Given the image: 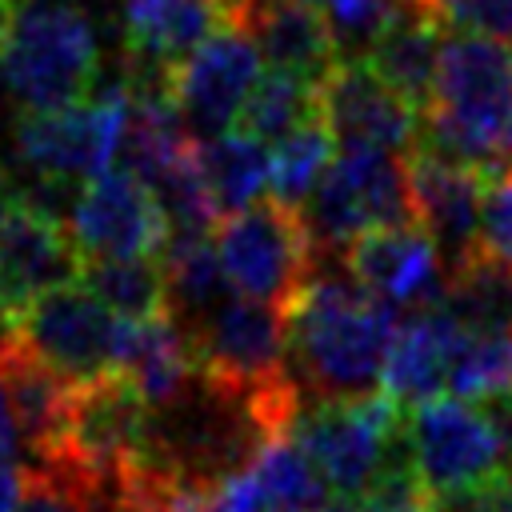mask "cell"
<instances>
[{
    "instance_id": "6da1fadb",
    "label": "cell",
    "mask_w": 512,
    "mask_h": 512,
    "mask_svg": "<svg viewBox=\"0 0 512 512\" xmlns=\"http://www.w3.org/2000/svg\"><path fill=\"white\" fill-rule=\"evenodd\" d=\"M400 320L344 264L320 268L288 304V364L312 396H360L380 384Z\"/></svg>"
},
{
    "instance_id": "7a4b0ae2",
    "label": "cell",
    "mask_w": 512,
    "mask_h": 512,
    "mask_svg": "<svg viewBox=\"0 0 512 512\" xmlns=\"http://www.w3.org/2000/svg\"><path fill=\"white\" fill-rule=\"evenodd\" d=\"M420 144L468 164L488 184L512 176V48L472 32L440 40Z\"/></svg>"
},
{
    "instance_id": "3957f363",
    "label": "cell",
    "mask_w": 512,
    "mask_h": 512,
    "mask_svg": "<svg viewBox=\"0 0 512 512\" xmlns=\"http://www.w3.org/2000/svg\"><path fill=\"white\" fill-rule=\"evenodd\" d=\"M0 76L24 112L88 100L100 76V44L88 12L76 0H32L16 8L0 48Z\"/></svg>"
},
{
    "instance_id": "277c9868",
    "label": "cell",
    "mask_w": 512,
    "mask_h": 512,
    "mask_svg": "<svg viewBox=\"0 0 512 512\" xmlns=\"http://www.w3.org/2000/svg\"><path fill=\"white\" fill-rule=\"evenodd\" d=\"M404 408L384 392L316 396L292 416V436L320 464L336 500H360L372 492L384 464L404 444Z\"/></svg>"
},
{
    "instance_id": "5b68a950",
    "label": "cell",
    "mask_w": 512,
    "mask_h": 512,
    "mask_svg": "<svg viewBox=\"0 0 512 512\" xmlns=\"http://www.w3.org/2000/svg\"><path fill=\"white\" fill-rule=\"evenodd\" d=\"M300 216L316 252L336 260L356 236L416 220L408 156H396L388 148H344L316 192L300 204Z\"/></svg>"
},
{
    "instance_id": "8992f818",
    "label": "cell",
    "mask_w": 512,
    "mask_h": 512,
    "mask_svg": "<svg viewBox=\"0 0 512 512\" xmlns=\"http://www.w3.org/2000/svg\"><path fill=\"white\" fill-rule=\"evenodd\" d=\"M128 104V84H116L68 108H28L16 124V160L40 184L92 180L120 160Z\"/></svg>"
},
{
    "instance_id": "52a82bcc",
    "label": "cell",
    "mask_w": 512,
    "mask_h": 512,
    "mask_svg": "<svg viewBox=\"0 0 512 512\" xmlns=\"http://www.w3.org/2000/svg\"><path fill=\"white\" fill-rule=\"evenodd\" d=\"M212 240L232 292L284 308L296 300L320 260L300 208H288L280 200L248 204L232 216H220Z\"/></svg>"
},
{
    "instance_id": "ba28073f",
    "label": "cell",
    "mask_w": 512,
    "mask_h": 512,
    "mask_svg": "<svg viewBox=\"0 0 512 512\" xmlns=\"http://www.w3.org/2000/svg\"><path fill=\"white\" fill-rule=\"evenodd\" d=\"M152 444V404L140 388L108 368L72 388L68 436L52 464L80 476H124L144 460Z\"/></svg>"
},
{
    "instance_id": "9c48e42d",
    "label": "cell",
    "mask_w": 512,
    "mask_h": 512,
    "mask_svg": "<svg viewBox=\"0 0 512 512\" xmlns=\"http://www.w3.org/2000/svg\"><path fill=\"white\" fill-rule=\"evenodd\" d=\"M404 432H408V452L428 500L460 492L484 480L488 472H496L500 464H508L504 440L480 400L432 396L408 408Z\"/></svg>"
},
{
    "instance_id": "30bf717a",
    "label": "cell",
    "mask_w": 512,
    "mask_h": 512,
    "mask_svg": "<svg viewBox=\"0 0 512 512\" xmlns=\"http://www.w3.org/2000/svg\"><path fill=\"white\" fill-rule=\"evenodd\" d=\"M116 324L120 316L84 280L56 284L16 312L20 340L72 384L112 368Z\"/></svg>"
},
{
    "instance_id": "8fae6325",
    "label": "cell",
    "mask_w": 512,
    "mask_h": 512,
    "mask_svg": "<svg viewBox=\"0 0 512 512\" xmlns=\"http://www.w3.org/2000/svg\"><path fill=\"white\" fill-rule=\"evenodd\" d=\"M80 256H160L172 236V220L160 196L128 168H108L84 180L72 220Z\"/></svg>"
},
{
    "instance_id": "7c38bea8",
    "label": "cell",
    "mask_w": 512,
    "mask_h": 512,
    "mask_svg": "<svg viewBox=\"0 0 512 512\" xmlns=\"http://www.w3.org/2000/svg\"><path fill=\"white\" fill-rule=\"evenodd\" d=\"M72 228L28 192L0 196V300L20 312L40 292L80 280Z\"/></svg>"
},
{
    "instance_id": "4fadbf2b",
    "label": "cell",
    "mask_w": 512,
    "mask_h": 512,
    "mask_svg": "<svg viewBox=\"0 0 512 512\" xmlns=\"http://www.w3.org/2000/svg\"><path fill=\"white\" fill-rule=\"evenodd\" d=\"M260 60L264 56H260L256 40L236 24H224L192 56H184L176 64L172 96H176L188 128L200 140L236 124L252 84L260 80Z\"/></svg>"
},
{
    "instance_id": "5bb4252c",
    "label": "cell",
    "mask_w": 512,
    "mask_h": 512,
    "mask_svg": "<svg viewBox=\"0 0 512 512\" xmlns=\"http://www.w3.org/2000/svg\"><path fill=\"white\" fill-rule=\"evenodd\" d=\"M340 264L368 292L408 312L440 304L448 288V264L420 220L388 224V228H372L356 236L344 248Z\"/></svg>"
},
{
    "instance_id": "9a60e30c",
    "label": "cell",
    "mask_w": 512,
    "mask_h": 512,
    "mask_svg": "<svg viewBox=\"0 0 512 512\" xmlns=\"http://www.w3.org/2000/svg\"><path fill=\"white\" fill-rule=\"evenodd\" d=\"M232 24L228 0H120L128 84H168L184 56Z\"/></svg>"
},
{
    "instance_id": "2e32d148",
    "label": "cell",
    "mask_w": 512,
    "mask_h": 512,
    "mask_svg": "<svg viewBox=\"0 0 512 512\" xmlns=\"http://www.w3.org/2000/svg\"><path fill=\"white\" fill-rule=\"evenodd\" d=\"M324 120L340 148H416L424 112L408 104L368 60H340L324 80Z\"/></svg>"
},
{
    "instance_id": "e0dca14e",
    "label": "cell",
    "mask_w": 512,
    "mask_h": 512,
    "mask_svg": "<svg viewBox=\"0 0 512 512\" xmlns=\"http://www.w3.org/2000/svg\"><path fill=\"white\" fill-rule=\"evenodd\" d=\"M408 184L416 220L436 240L448 272L480 256V208L488 180L468 164L448 160L428 144H416L408 152Z\"/></svg>"
},
{
    "instance_id": "ac0fdd59",
    "label": "cell",
    "mask_w": 512,
    "mask_h": 512,
    "mask_svg": "<svg viewBox=\"0 0 512 512\" xmlns=\"http://www.w3.org/2000/svg\"><path fill=\"white\" fill-rule=\"evenodd\" d=\"M0 384L8 392L20 452L32 464H52L68 436V412H72V380L60 376L48 360H40L16 332V340L0 356Z\"/></svg>"
},
{
    "instance_id": "d6986e66",
    "label": "cell",
    "mask_w": 512,
    "mask_h": 512,
    "mask_svg": "<svg viewBox=\"0 0 512 512\" xmlns=\"http://www.w3.org/2000/svg\"><path fill=\"white\" fill-rule=\"evenodd\" d=\"M232 24L256 40L272 68H288L324 84L340 64V48L324 12L304 0H236Z\"/></svg>"
},
{
    "instance_id": "ffe728a7",
    "label": "cell",
    "mask_w": 512,
    "mask_h": 512,
    "mask_svg": "<svg viewBox=\"0 0 512 512\" xmlns=\"http://www.w3.org/2000/svg\"><path fill=\"white\" fill-rule=\"evenodd\" d=\"M464 340L460 320L444 308H416L392 336V348L384 356L380 388L408 412L448 388V372L456 360V348Z\"/></svg>"
},
{
    "instance_id": "44dd1931",
    "label": "cell",
    "mask_w": 512,
    "mask_h": 512,
    "mask_svg": "<svg viewBox=\"0 0 512 512\" xmlns=\"http://www.w3.org/2000/svg\"><path fill=\"white\" fill-rule=\"evenodd\" d=\"M116 372H124L152 408H172L184 400L196 376V352L172 312L120 316L116 324Z\"/></svg>"
},
{
    "instance_id": "7402d4cb",
    "label": "cell",
    "mask_w": 512,
    "mask_h": 512,
    "mask_svg": "<svg viewBox=\"0 0 512 512\" xmlns=\"http://www.w3.org/2000/svg\"><path fill=\"white\" fill-rule=\"evenodd\" d=\"M440 40H444L440 20L424 8V0H412L360 60H368L408 104L424 112L432 100V84H436Z\"/></svg>"
},
{
    "instance_id": "603a6c76",
    "label": "cell",
    "mask_w": 512,
    "mask_h": 512,
    "mask_svg": "<svg viewBox=\"0 0 512 512\" xmlns=\"http://www.w3.org/2000/svg\"><path fill=\"white\" fill-rule=\"evenodd\" d=\"M160 268L168 288V312L184 332H192L204 316H212L232 292L224 264L216 256V240H208V232L172 228L168 244L160 248Z\"/></svg>"
},
{
    "instance_id": "cb8c5ba5",
    "label": "cell",
    "mask_w": 512,
    "mask_h": 512,
    "mask_svg": "<svg viewBox=\"0 0 512 512\" xmlns=\"http://www.w3.org/2000/svg\"><path fill=\"white\" fill-rule=\"evenodd\" d=\"M272 500L276 512H332L340 500L328 488L320 464L308 456V448L292 432H264L256 436L248 460H244Z\"/></svg>"
},
{
    "instance_id": "d4e9b609",
    "label": "cell",
    "mask_w": 512,
    "mask_h": 512,
    "mask_svg": "<svg viewBox=\"0 0 512 512\" xmlns=\"http://www.w3.org/2000/svg\"><path fill=\"white\" fill-rule=\"evenodd\" d=\"M200 168H204V184H208L220 216H232V212L256 204L260 192L272 184V152L264 148L260 136H252L244 128H224L216 136H204Z\"/></svg>"
},
{
    "instance_id": "484cf974",
    "label": "cell",
    "mask_w": 512,
    "mask_h": 512,
    "mask_svg": "<svg viewBox=\"0 0 512 512\" xmlns=\"http://www.w3.org/2000/svg\"><path fill=\"white\" fill-rule=\"evenodd\" d=\"M316 116H324V84H316L300 72H288V68H272L252 84V92L236 116V128L260 136V140H280Z\"/></svg>"
},
{
    "instance_id": "4316f807",
    "label": "cell",
    "mask_w": 512,
    "mask_h": 512,
    "mask_svg": "<svg viewBox=\"0 0 512 512\" xmlns=\"http://www.w3.org/2000/svg\"><path fill=\"white\" fill-rule=\"evenodd\" d=\"M80 280L116 316H156L168 312V288L160 256H88Z\"/></svg>"
},
{
    "instance_id": "83f0119b",
    "label": "cell",
    "mask_w": 512,
    "mask_h": 512,
    "mask_svg": "<svg viewBox=\"0 0 512 512\" xmlns=\"http://www.w3.org/2000/svg\"><path fill=\"white\" fill-rule=\"evenodd\" d=\"M440 304L460 320L464 332L512 328V268L480 252L448 272Z\"/></svg>"
},
{
    "instance_id": "f1b7e54d",
    "label": "cell",
    "mask_w": 512,
    "mask_h": 512,
    "mask_svg": "<svg viewBox=\"0 0 512 512\" xmlns=\"http://www.w3.org/2000/svg\"><path fill=\"white\" fill-rule=\"evenodd\" d=\"M336 160V132L324 116L300 124L296 132L280 136L272 148V196L288 208H300L316 184L324 180V172Z\"/></svg>"
},
{
    "instance_id": "f546056e",
    "label": "cell",
    "mask_w": 512,
    "mask_h": 512,
    "mask_svg": "<svg viewBox=\"0 0 512 512\" xmlns=\"http://www.w3.org/2000/svg\"><path fill=\"white\" fill-rule=\"evenodd\" d=\"M448 388L452 396L464 400H488L512 392V328L464 332L448 372Z\"/></svg>"
},
{
    "instance_id": "4dcf8cb0",
    "label": "cell",
    "mask_w": 512,
    "mask_h": 512,
    "mask_svg": "<svg viewBox=\"0 0 512 512\" xmlns=\"http://www.w3.org/2000/svg\"><path fill=\"white\" fill-rule=\"evenodd\" d=\"M16 512H88L84 476L60 464H28Z\"/></svg>"
},
{
    "instance_id": "1f68e13d",
    "label": "cell",
    "mask_w": 512,
    "mask_h": 512,
    "mask_svg": "<svg viewBox=\"0 0 512 512\" xmlns=\"http://www.w3.org/2000/svg\"><path fill=\"white\" fill-rule=\"evenodd\" d=\"M424 8L456 32L488 36L512 48V0H424Z\"/></svg>"
},
{
    "instance_id": "d6a6232c",
    "label": "cell",
    "mask_w": 512,
    "mask_h": 512,
    "mask_svg": "<svg viewBox=\"0 0 512 512\" xmlns=\"http://www.w3.org/2000/svg\"><path fill=\"white\" fill-rule=\"evenodd\" d=\"M480 252L512 268V176L484 188L480 208Z\"/></svg>"
},
{
    "instance_id": "836d02e7",
    "label": "cell",
    "mask_w": 512,
    "mask_h": 512,
    "mask_svg": "<svg viewBox=\"0 0 512 512\" xmlns=\"http://www.w3.org/2000/svg\"><path fill=\"white\" fill-rule=\"evenodd\" d=\"M436 512H512V464H500L484 480L432 500Z\"/></svg>"
},
{
    "instance_id": "e575fe53",
    "label": "cell",
    "mask_w": 512,
    "mask_h": 512,
    "mask_svg": "<svg viewBox=\"0 0 512 512\" xmlns=\"http://www.w3.org/2000/svg\"><path fill=\"white\" fill-rule=\"evenodd\" d=\"M212 512H276L264 488L256 484L252 468H228L212 488Z\"/></svg>"
},
{
    "instance_id": "d590c367",
    "label": "cell",
    "mask_w": 512,
    "mask_h": 512,
    "mask_svg": "<svg viewBox=\"0 0 512 512\" xmlns=\"http://www.w3.org/2000/svg\"><path fill=\"white\" fill-rule=\"evenodd\" d=\"M20 488H24V468L16 460H0V512L20 508Z\"/></svg>"
},
{
    "instance_id": "8d00e7d4",
    "label": "cell",
    "mask_w": 512,
    "mask_h": 512,
    "mask_svg": "<svg viewBox=\"0 0 512 512\" xmlns=\"http://www.w3.org/2000/svg\"><path fill=\"white\" fill-rule=\"evenodd\" d=\"M20 456V432H16V416L8 404V392L0 384V460H16Z\"/></svg>"
},
{
    "instance_id": "74e56055",
    "label": "cell",
    "mask_w": 512,
    "mask_h": 512,
    "mask_svg": "<svg viewBox=\"0 0 512 512\" xmlns=\"http://www.w3.org/2000/svg\"><path fill=\"white\" fill-rule=\"evenodd\" d=\"M332 512H396V508H388V504H380L372 496H360V500H340Z\"/></svg>"
},
{
    "instance_id": "f35d334b",
    "label": "cell",
    "mask_w": 512,
    "mask_h": 512,
    "mask_svg": "<svg viewBox=\"0 0 512 512\" xmlns=\"http://www.w3.org/2000/svg\"><path fill=\"white\" fill-rule=\"evenodd\" d=\"M16 340V312L0 300V356H4V348Z\"/></svg>"
},
{
    "instance_id": "ab89813d",
    "label": "cell",
    "mask_w": 512,
    "mask_h": 512,
    "mask_svg": "<svg viewBox=\"0 0 512 512\" xmlns=\"http://www.w3.org/2000/svg\"><path fill=\"white\" fill-rule=\"evenodd\" d=\"M16 0H0V48H4V40H8V28H12V20H16Z\"/></svg>"
},
{
    "instance_id": "60d3db41",
    "label": "cell",
    "mask_w": 512,
    "mask_h": 512,
    "mask_svg": "<svg viewBox=\"0 0 512 512\" xmlns=\"http://www.w3.org/2000/svg\"><path fill=\"white\" fill-rule=\"evenodd\" d=\"M408 512H436V508H432V500H424V504H416V508H408Z\"/></svg>"
},
{
    "instance_id": "b9f144b4",
    "label": "cell",
    "mask_w": 512,
    "mask_h": 512,
    "mask_svg": "<svg viewBox=\"0 0 512 512\" xmlns=\"http://www.w3.org/2000/svg\"><path fill=\"white\" fill-rule=\"evenodd\" d=\"M304 4H312V8H320V12H324V8L332 4V0H304Z\"/></svg>"
},
{
    "instance_id": "7bdbcfd3",
    "label": "cell",
    "mask_w": 512,
    "mask_h": 512,
    "mask_svg": "<svg viewBox=\"0 0 512 512\" xmlns=\"http://www.w3.org/2000/svg\"><path fill=\"white\" fill-rule=\"evenodd\" d=\"M16 4H24V0H16Z\"/></svg>"
}]
</instances>
